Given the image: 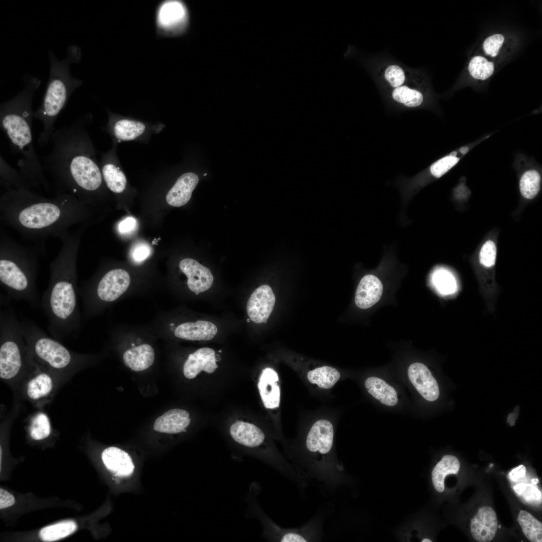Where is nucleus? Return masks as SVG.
Returning <instances> with one entry per match:
<instances>
[{
    "mask_svg": "<svg viewBox=\"0 0 542 542\" xmlns=\"http://www.w3.org/2000/svg\"><path fill=\"white\" fill-rule=\"evenodd\" d=\"M86 205L63 193L46 198L24 188L5 191L0 197L1 225L16 230L22 238L45 246L50 237H59L89 216Z\"/></svg>",
    "mask_w": 542,
    "mask_h": 542,
    "instance_id": "nucleus-1",
    "label": "nucleus"
},
{
    "mask_svg": "<svg viewBox=\"0 0 542 542\" xmlns=\"http://www.w3.org/2000/svg\"><path fill=\"white\" fill-rule=\"evenodd\" d=\"M88 119L85 116L55 129L51 150L40 157L55 195L70 194L84 204L100 192L103 181L86 129Z\"/></svg>",
    "mask_w": 542,
    "mask_h": 542,
    "instance_id": "nucleus-2",
    "label": "nucleus"
},
{
    "mask_svg": "<svg viewBox=\"0 0 542 542\" xmlns=\"http://www.w3.org/2000/svg\"><path fill=\"white\" fill-rule=\"evenodd\" d=\"M85 227L86 224H82L75 231H66L59 237L61 246L50 263L49 283L41 300L48 320V331L60 341L77 336L81 326L77 265Z\"/></svg>",
    "mask_w": 542,
    "mask_h": 542,
    "instance_id": "nucleus-3",
    "label": "nucleus"
},
{
    "mask_svg": "<svg viewBox=\"0 0 542 542\" xmlns=\"http://www.w3.org/2000/svg\"><path fill=\"white\" fill-rule=\"evenodd\" d=\"M24 80V88L12 98L1 103L0 126L9 141L11 152L21 156L18 165L30 188L43 186L46 191L51 192L32 136L34 117L32 101L41 80L28 74L25 75Z\"/></svg>",
    "mask_w": 542,
    "mask_h": 542,
    "instance_id": "nucleus-4",
    "label": "nucleus"
},
{
    "mask_svg": "<svg viewBox=\"0 0 542 542\" xmlns=\"http://www.w3.org/2000/svg\"><path fill=\"white\" fill-rule=\"evenodd\" d=\"M45 253V246L23 245L1 227L0 285L9 298L27 302L34 309L41 305L36 282L39 259Z\"/></svg>",
    "mask_w": 542,
    "mask_h": 542,
    "instance_id": "nucleus-5",
    "label": "nucleus"
},
{
    "mask_svg": "<svg viewBox=\"0 0 542 542\" xmlns=\"http://www.w3.org/2000/svg\"><path fill=\"white\" fill-rule=\"evenodd\" d=\"M50 74L47 88L41 103L34 112V118L41 121L43 128L37 143L40 147L47 144L55 130V121L66 105L72 94L82 84V81L73 77L70 72L72 63L81 60L80 48L72 45L67 48L66 57L58 60L51 50L48 51Z\"/></svg>",
    "mask_w": 542,
    "mask_h": 542,
    "instance_id": "nucleus-6",
    "label": "nucleus"
},
{
    "mask_svg": "<svg viewBox=\"0 0 542 542\" xmlns=\"http://www.w3.org/2000/svg\"><path fill=\"white\" fill-rule=\"evenodd\" d=\"M32 366L23 326L13 307L0 310V377L9 381Z\"/></svg>",
    "mask_w": 542,
    "mask_h": 542,
    "instance_id": "nucleus-7",
    "label": "nucleus"
},
{
    "mask_svg": "<svg viewBox=\"0 0 542 542\" xmlns=\"http://www.w3.org/2000/svg\"><path fill=\"white\" fill-rule=\"evenodd\" d=\"M26 342L33 360L51 371L63 372L79 368L83 358L60 341L50 337L33 321L21 318Z\"/></svg>",
    "mask_w": 542,
    "mask_h": 542,
    "instance_id": "nucleus-8",
    "label": "nucleus"
},
{
    "mask_svg": "<svg viewBox=\"0 0 542 542\" xmlns=\"http://www.w3.org/2000/svg\"><path fill=\"white\" fill-rule=\"evenodd\" d=\"M259 485L251 483L245 497L247 508L246 515L258 520L263 527L262 534L267 539L273 541H315L321 537L322 520L321 516H316L301 527L283 528L274 522L264 512L258 503L257 497Z\"/></svg>",
    "mask_w": 542,
    "mask_h": 542,
    "instance_id": "nucleus-9",
    "label": "nucleus"
},
{
    "mask_svg": "<svg viewBox=\"0 0 542 542\" xmlns=\"http://www.w3.org/2000/svg\"><path fill=\"white\" fill-rule=\"evenodd\" d=\"M188 14L186 7L179 1H167L158 8L156 15L159 30L168 35L177 34L187 26Z\"/></svg>",
    "mask_w": 542,
    "mask_h": 542,
    "instance_id": "nucleus-10",
    "label": "nucleus"
},
{
    "mask_svg": "<svg viewBox=\"0 0 542 542\" xmlns=\"http://www.w3.org/2000/svg\"><path fill=\"white\" fill-rule=\"evenodd\" d=\"M130 281V276L125 270L121 268L109 270L99 280L94 294L100 302H113L127 290Z\"/></svg>",
    "mask_w": 542,
    "mask_h": 542,
    "instance_id": "nucleus-11",
    "label": "nucleus"
},
{
    "mask_svg": "<svg viewBox=\"0 0 542 542\" xmlns=\"http://www.w3.org/2000/svg\"><path fill=\"white\" fill-rule=\"evenodd\" d=\"M407 375L412 385L425 400L433 402L439 398L438 382L425 364L418 362L412 363L408 368Z\"/></svg>",
    "mask_w": 542,
    "mask_h": 542,
    "instance_id": "nucleus-12",
    "label": "nucleus"
},
{
    "mask_svg": "<svg viewBox=\"0 0 542 542\" xmlns=\"http://www.w3.org/2000/svg\"><path fill=\"white\" fill-rule=\"evenodd\" d=\"M275 302V296L269 286L258 287L251 294L247 303L246 311L250 319L257 324L266 323Z\"/></svg>",
    "mask_w": 542,
    "mask_h": 542,
    "instance_id": "nucleus-13",
    "label": "nucleus"
},
{
    "mask_svg": "<svg viewBox=\"0 0 542 542\" xmlns=\"http://www.w3.org/2000/svg\"><path fill=\"white\" fill-rule=\"evenodd\" d=\"M181 270L188 278L187 286L195 295L209 289L213 283V276L210 270L197 260L185 258L179 263Z\"/></svg>",
    "mask_w": 542,
    "mask_h": 542,
    "instance_id": "nucleus-14",
    "label": "nucleus"
},
{
    "mask_svg": "<svg viewBox=\"0 0 542 542\" xmlns=\"http://www.w3.org/2000/svg\"><path fill=\"white\" fill-rule=\"evenodd\" d=\"M498 525L495 511L490 506H484L478 509L471 520V533L477 541L489 542L495 537Z\"/></svg>",
    "mask_w": 542,
    "mask_h": 542,
    "instance_id": "nucleus-15",
    "label": "nucleus"
},
{
    "mask_svg": "<svg viewBox=\"0 0 542 542\" xmlns=\"http://www.w3.org/2000/svg\"><path fill=\"white\" fill-rule=\"evenodd\" d=\"M229 434L235 442L251 450L261 447L266 440L265 434L260 428L241 421L235 422L230 426Z\"/></svg>",
    "mask_w": 542,
    "mask_h": 542,
    "instance_id": "nucleus-16",
    "label": "nucleus"
},
{
    "mask_svg": "<svg viewBox=\"0 0 542 542\" xmlns=\"http://www.w3.org/2000/svg\"><path fill=\"white\" fill-rule=\"evenodd\" d=\"M218 367L214 350L203 347L189 355L183 366V373L187 378L193 379L202 371L212 373Z\"/></svg>",
    "mask_w": 542,
    "mask_h": 542,
    "instance_id": "nucleus-17",
    "label": "nucleus"
},
{
    "mask_svg": "<svg viewBox=\"0 0 542 542\" xmlns=\"http://www.w3.org/2000/svg\"><path fill=\"white\" fill-rule=\"evenodd\" d=\"M32 360L35 371L27 383L26 393L29 399L37 401L47 397L52 393L54 381L48 369Z\"/></svg>",
    "mask_w": 542,
    "mask_h": 542,
    "instance_id": "nucleus-18",
    "label": "nucleus"
},
{
    "mask_svg": "<svg viewBox=\"0 0 542 542\" xmlns=\"http://www.w3.org/2000/svg\"><path fill=\"white\" fill-rule=\"evenodd\" d=\"M381 281L373 275H367L360 280L355 296L356 305L362 309L369 308L377 303L382 294Z\"/></svg>",
    "mask_w": 542,
    "mask_h": 542,
    "instance_id": "nucleus-19",
    "label": "nucleus"
},
{
    "mask_svg": "<svg viewBox=\"0 0 542 542\" xmlns=\"http://www.w3.org/2000/svg\"><path fill=\"white\" fill-rule=\"evenodd\" d=\"M279 376L271 368H265L259 378L257 387L264 406L268 409L277 408L280 403Z\"/></svg>",
    "mask_w": 542,
    "mask_h": 542,
    "instance_id": "nucleus-20",
    "label": "nucleus"
},
{
    "mask_svg": "<svg viewBox=\"0 0 542 542\" xmlns=\"http://www.w3.org/2000/svg\"><path fill=\"white\" fill-rule=\"evenodd\" d=\"M199 182L198 176L192 172L181 175L169 191L166 201L171 206L181 207L187 204Z\"/></svg>",
    "mask_w": 542,
    "mask_h": 542,
    "instance_id": "nucleus-21",
    "label": "nucleus"
},
{
    "mask_svg": "<svg viewBox=\"0 0 542 542\" xmlns=\"http://www.w3.org/2000/svg\"><path fill=\"white\" fill-rule=\"evenodd\" d=\"M189 413L184 410H170L158 417L154 424V429L160 433L175 434L186 431L190 423Z\"/></svg>",
    "mask_w": 542,
    "mask_h": 542,
    "instance_id": "nucleus-22",
    "label": "nucleus"
},
{
    "mask_svg": "<svg viewBox=\"0 0 542 542\" xmlns=\"http://www.w3.org/2000/svg\"><path fill=\"white\" fill-rule=\"evenodd\" d=\"M364 385L368 393L381 404L388 407L399 402L396 389L383 378L371 376L367 378Z\"/></svg>",
    "mask_w": 542,
    "mask_h": 542,
    "instance_id": "nucleus-23",
    "label": "nucleus"
},
{
    "mask_svg": "<svg viewBox=\"0 0 542 542\" xmlns=\"http://www.w3.org/2000/svg\"><path fill=\"white\" fill-rule=\"evenodd\" d=\"M217 331V327L212 322L199 320L178 325L175 330V335L187 340L208 341L214 337Z\"/></svg>",
    "mask_w": 542,
    "mask_h": 542,
    "instance_id": "nucleus-24",
    "label": "nucleus"
},
{
    "mask_svg": "<svg viewBox=\"0 0 542 542\" xmlns=\"http://www.w3.org/2000/svg\"><path fill=\"white\" fill-rule=\"evenodd\" d=\"M102 459L108 469L120 476L130 475L134 470V465L130 456L124 451L110 447L103 450Z\"/></svg>",
    "mask_w": 542,
    "mask_h": 542,
    "instance_id": "nucleus-25",
    "label": "nucleus"
},
{
    "mask_svg": "<svg viewBox=\"0 0 542 542\" xmlns=\"http://www.w3.org/2000/svg\"><path fill=\"white\" fill-rule=\"evenodd\" d=\"M112 153L102 156L101 171L106 186L111 192L120 193L125 188L126 178L125 175L112 160Z\"/></svg>",
    "mask_w": 542,
    "mask_h": 542,
    "instance_id": "nucleus-26",
    "label": "nucleus"
},
{
    "mask_svg": "<svg viewBox=\"0 0 542 542\" xmlns=\"http://www.w3.org/2000/svg\"><path fill=\"white\" fill-rule=\"evenodd\" d=\"M123 360L124 364L133 371L145 370L153 364L155 352L150 345L144 344L126 350Z\"/></svg>",
    "mask_w": 542,
    "mask_h": 542,
    "instance_id": "nucleus-27",
    "label": "nucleus"
},
{
    "mask_svg": "<svg viewBox=\"0 0 542 542\" xmlns=\"http://www.w3.org/2000/svg\"><path fill=\"white\" fill-rule=\"evenodd\" d=\"M460 468V463L455 456L444 455L433 468L431 472V481L434 490L439 493L444 492V478L450 474H457Z\"/></svg>",
    "mask_w": 542,
    "mask_h": 542,
    "instance_id": "nucleus-28",
    "label": "nucleus"
},
{
    "mask_svg": "<svg viewBox=\"0 0 542 542\" xmlns=\"http://www.w3.org/2000/svg\"><path fill=\"white\" fill-rule=\"evenodd\" d=\"M108 130L116 139L128 141L141 136L146 130V125L137 120L129 119L115 120L110 117Z\"/></svg>",
    "mask_w": 542,
    "mask_h": 542,
    "instance_id": "nucleus-29",
    "label": "nucleus"
},
{
    "mask_svg": "<svg viewBox=\"0 0 542 542\" xmlns=\"http://www.w3.org/2000/svg\"><path fill=\"white\" fill-rule=\"evenodd\" d=\"M496 66L493 60L485 56L477 54L473 56L469 61L468 71L474 79L485 81L494 73Z\"/></svg>",
    "mask_w": 542,
    "mask_h": 542,
    "instance_id": "nucleus-30",
    "label": "nucleus"
},
{
    "mask_svg": "<svg viewBox=\"0 0 542 542\" xmlns=\"http://www.w3.org/2000/svg\"><path fill=\"white\" fill-rule=\"evenodd\" d=\"M541 175L535 168L530 167L521 174L519 182L521 195L526 199H534L540 189Z\"/></svg>",
    "mask_w": 542,
    "mask_h": 542,
    "instance_id": "nucleus-31",
    "label": "nucleus"
},
{
    "mask_svg": "<svg viewBox=\"0 0 542 542\" xmlns=\"http://www.w3.org/2000/svg\"><path fill=\"white\" fill-rule=\"evenodd\" d=\"M0 184L5 191L11 189L31 188L26 182L20 171L10 166L1 156Z\"/></svg>",
    "mask_w": 542,
    "mask_h": 542,
    "instance_id": "nucleus-32",
    "label": "nucleus"
},
{
    "mask_svg": "<svg viewBox=\"0 0 542 542\" xmlns=\"http://www.w3.org/2000/svg\"><path fill=\"white\" fill-rule=\"evenodd\" d=\"M432 282L436 290L442 295H453L458 292L459 285L456 278L447 269L439 268L435 270L432 276Z\"/></svg>",
    "mask_w": 542,
    "mask_h": 542,
    "instance_id": "nucleus-33",
    "label": "nucleus"
},
{
    "mask_svg": "<svg viewBox=\"0 0 542 542\" xmlns=\"http://www.w3.org/2000/svg\"><path fill=\"white\" fill-rule=\"evenodd\" d=\"M340 377V373L335 368L324 366L309 371L307 378L309 381L319 387L328 389L333 386Z\"/></svg>",
    "mask_w": 542,
    "mask_h": 542,
    "instance_id": "nucleus-34",
    "label": "nucleus"
},
{
    "mask_svg": "<svg viewBox=\"0 0 542 542\" xmlns=\"http://www.w3.org/2000/svg\"><path fill=\"white\" fill-rule=\"evenodd\" d=\"M517 520L526 537L532 542L542 541V523L529 512L520 510Z\"/></svg>",
    "mask_w": 542,
    "mask_h": 542,
    "instance_id": "nucleus-35",
    "label": "nucleus"
},
{
    "mask_svg": "<svg viewBox=\"0 0 542 542\" xmlns=\"http://www.w3.org/2000/svg\"><path fill=\"white\" fill-rule=\"evenodd\" d=\"M76 528L77 525L74 521H64L43 528L39 535L43 541H53L68 536Z\"/></svg>",
    "mask_w": 542,
    "mask_h": 542,
    "instance_id": "nucleus-36",
    "label": "nucleus"
},
{
    "mask_svg": "<svg viewBox=\"0 0 542 542\" xmlns=\"http://www.w3.org/2000/svg\"><path fill=\"white\" fill-rule=\"evenodd\" d=\"M506 45V38L501 33L487 36L482 43L484 56L488 59H496L500 57Z\"/></svg>",
    "mask_w": 542,
    "mask_h": 542,
    "instance_id": "nucleus-37",
    "label": "nucleus"
},
{
    "mask_svg": "<svg viewBox=\"0 0 542 542\" xmlns=\"http://www.w3.org/2000/svg\"><path fill=\"white\" fill-rule=\"evenodd\" d=\"M29 431L31 437L35 440L47 438L51 433V424L48 416L42 412L36 414L31 419Z\"/></svg>",
    "mask_w": 542,
    "mask_h": 542,
    "instance_id": "nucleus-38",
    "label": "nucleus"
},
{
    "mask_svg": "<svg viewBox=\"0 0 542 542\" xmlns=\"http://www.w3.org/2000/svg\"><path fill=\"white\" fill-rule=\"evenodd\" d=\"M392 98L395 101L403 103L408 107H416L423 102L422 94L406 86L396 87L392 92Z\"/></svg>",
    "mask_w": 542,
    "mask_h": 542,
    "instance_id": "nucleus-39",
    "label": "nucleus"
},
{
    "mask_svg": "<svg viewBox=\"0 0 542 542\" xmlns=\"http://www.w3.org/2000/svg\"><path fill=\"white\" fill-rule=\"evenodd\" d=\"M513 489L528 504L535 506L541 503L542 494L537 484L521 483L514 486Z\"/></svg>",
    "mask_w": 542,
    "mask_h": 542,
    "instance_id": "nucleus-40",
    "label": "nucleus"
},
{
    "mask_svg": "<svg viewBox=\"0 0 542 542\" xmlns=\"http://www.w3.org/2000/svg\"><path fill=\"white\" fill-rule=\"evenodd\" d=\"M497 255L495 243L491 240H488L482 245L479 254L480 264L485 269H491L494 266Z\"/></svg>",
    "mask_w": 542,
    "mask_h": 542,
    "instance_id": "nucleus-41",
    "label": "nucleus"
},
{
    "mask_svg": "<svg viewBox=\"0 0 542 542\" xmlns=\"http://www.w3.org/2000/svg\"><path fill=\"white\" fill-rule=\"evenodd\" d=\"M460 160V158L457 156H445L431 166L430 172L435 177L440 178L455 166Z\"/></svg>",
    "mask_w": 542,
    "mask_h": 542,
    "instance_id": "nucleus-42",
    "label": "nucleus"
},
{
    "mask_svg": "<svg viewBox=\"0 0 542 542\" xmlns=\"http://www.w3.org/2000/svg\"><path fill=\"white\" fill-rule=\"evenodd\" d=\"M384 76L391 86L396 88L400 86L405 79L402 69L395 65L388 66L385 71Z\"/></svg>",
    "mask_w": 542,
    "mask_h": 542,
    "instance_id": "nucleus-43",
    "label": "nucleus"
},
{
    "mask_svg": "<svg viewBox=\"0 0 542 542\" xmlns=\"http://www.w3.org/2000/svg\"><path fill=\"white\" fill-rule=\"evenodd\" d=\"M151 254V248L148 244L139 243L131 249L130 256L135 263H141L147 259Z\"/></svg>",
    "mask_w": 542,
    "mask_h": 542,
    "instance_id": "nucleus-44",
    "label": "nucleus"
},
{
    "mask_svg": "<svg viewBox=\"0 0 542 542\" xmlns=\"http://www.w3.org/2000/svg\"><path fill=\"white\" fill-rule=\"evenodd\" d=\"M136 226V219L132 217H128L119 223L118 230L120 234H126L133 231Z\"/></svg>",
    "mask_w": 542,
    "mask_h": 542,
    "instance_id": "nucleus-45",
    "label": "nucleus"
},
{
    "mask_svg": "<svg viewBox=\"0 0 542 542\" xmlns=\"http://www.w3.org/2000/svg\"><path fill=\"white\" fill-rule=\"evenodd\" d=\"M14 496L6 490L0 489V508L1 509L12 506L15 503Z\"/></svg>",
    "mask_w": 542,
    "mask_h": 542,
    "instance_id": "nucleus-46",
    "label": "nucleus"
},
{
    "mask_svg": "<svg viewBox=\"0 0 542 542\" xmlns=\"http://www.w3.org/2000/svg\"><path fill=\"white\" fill-rule=\"evenodd\" d=\"M525 467L523 465H521L512 469L509 473L508 477L511 480L516 481L519 478L523 477L525 475Z\"/></svg>",
    "mask_w": 542,
    "mask_h": 542,
    "instance_id": "nucleus-47",
    "label": "nucleus"
},
{
    "mask_svg": "<svg viewBox=\"0 0 542 542\" xmlns=\"http://www.w3.org/2000/svg\"><path fill=\"white\" fill-rule=\"evenodd\" d=\"M518 409L516 411H515L513 413L510 414L508 417L507 422L511 426H513L515 424V421L517 417V416H516V415H518L516 413L518 411Z\"/></svg>",
    "mask_w": 542,
    "mask_h": 542,
    "instance_id": "nucleus-48",
    "label": "nucleus"
},
{
    "mask_svg": "<svg viewBox=\"0 0 542 542\" xmlns=\"http://www.w3.org/2000/svg\"><path fill=\"white\" fill-rule=\"evenodd\" d=\"M460 152L461 153H462L463 154H465L466 153H467L468 152V147H464L461 148L460 149Z\"/></svg>",
    "mask_w": 542,
    "mask_h": 542,
    "instance_id": "nucleus-49",
    "label": "nucleus"
},
{
    "mask_svg": "<svg viewBox=\"0 0 542 542\" xmlns=\"http://www.w3.org/2000/svg\"><path fill=\"white\" fill-rule=\"evenodd\" d=\"M531 482L534 484H537L539 482V480L537 478H533L531 479Z\"/></svg>",
    "mask_w": 542,
    "mask_h": 542,
    "instance_id": "nucleus-50",
    "label": "nucleus"
},
{
    "mask_svg": "<svg viewBox=\"0 0 542 542\" xmlns=\"http://www.w3.org/2000/svg\"><path fill=\"white\" fill-rule=\"evenodd\" d=\"M204 176H206V174H204Z\"/></svg>",
    "mask_w": 542,
    "mask_h": 542,
    "instance_id": "nucleus-51",
    "label": "nucleus"
}]
</instances>
